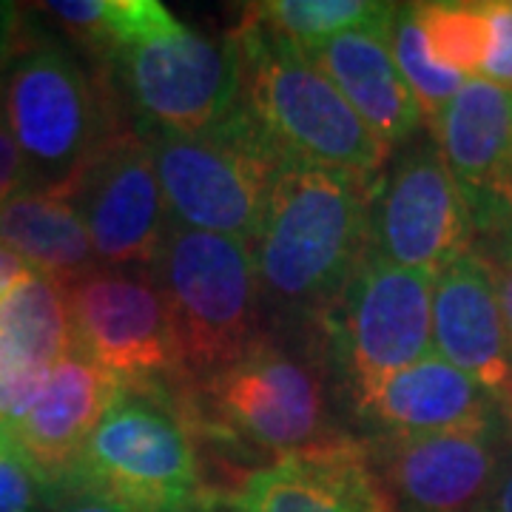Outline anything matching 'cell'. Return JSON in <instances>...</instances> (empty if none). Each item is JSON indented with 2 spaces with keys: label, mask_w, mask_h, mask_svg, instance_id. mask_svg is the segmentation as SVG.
<instances>
[{
  "label": "cell",
  "mask_w": 512,
  "mask_h": 512,
  "mask_svg": "<svg viewBox=\"0 0 512 512\" xmlns=\"http://www.w3.org/2000/svg\"><path fill=\"white\" fill-rule=\"evenodd\" d=\"M151 276L171 316L183 382L231 365L265 336L251 245L171 222Z\"/></svg>",
  "instance_id": "52a82bcc"
},
{
  "label": "cell",
  "mask_w": 512,
  "mask_h": 512,
  "mask_svg": "<svg viewBox=\"0 0 512 512\" xmlns=\"http://www.w3.org/2000/svg\"><path fill=\"white\" fill-rule=\"evenodd\" d=\"M29 274H32V268L26 262H20L18 256L9 254L6 248H0V302H3L6 293L12 291L18 282H23Z\"/></svg>",
  "instance_id": "4dcf8cb0"
},
{
  "label": "cell",
  "mask_w": 512,
  "mask_h": 512,
  "mask_svg": "<svg viewBox=\"0 0 512 512\" xmlns=\"http://www.w3.org/2000/svg\"><path fill=\"white\" fill-rule=\"evenodd\" d=\"M501 430L365 441L390 512H476L507 461Z\"/></svg>",
  "instance_id": "4fadbf2b"
},
{
  "label": "cell",
  "mask_w": 512,
  "mask_h": 512,
  "mask_svg": "<svg viewBox=\"0 0 512 512\" xmlns=\"http://www.w3.org/2000/svg\"><path fill=\"white\" fill-rule=\"evenodd\" d=\"M92 60L143 137H194L239 106L234 37L191 29L160 0H111Z\"/></svg>",
  "instance_id": "7a4b0ae2"
},
{
  "label": "cell",
  "mask_w": 512,
  "mask_h": 512,
  "mask_svg": "<svg viewBox=\"0 0 512 512\" xmlns=\"http://www.w3.org/2000/svg\"><path fill=\"white\" fill-rule=\"evenodd\" d=\"M319 333L356 407L433 353V276L399 268L367 248Z\"/></svg>",
  "instance_id": "9c48e42d"
},
{
  "label": "cell",
  "mask_w": 512,
  "mask_h": 512,
  "mask_svg": "<svg viewBox=\"0 0 512 512\" xmlns=\"http://www.w3.org/2000/svg\"><path fill=\"white\" fill-rule=\"evenodd\" d=\"M55 495V484L20 450L12 433L0 427V512H46Z\"/></svg>",
  "instance_id": "cb8c5ba5"
},
{
  "label": "cell",
  "mask_w": 512,
  "mask_h": 512,
  "mask_svg": "<svg viewBox=\"0 0 512 512\" xmlns=\"http://www.w3.org/2000/svg\"><path fill=\"white\" fill-rule=\"evenodd\" d=\"M72 348L111 376L183 379L171 316L151 271L97 268L66 288Z\"/></svg>",
  "instance_id": "8fae6325"
},
{
  "label": "cell",
  "mask_w": 512,
  "mask_h": 512,
  "mask_svg": "<svg viewBox=\"0 0 512 512\" xmlns=\"http://www.w3.org/2000/svg\"><path fill=\"white\" fill-rule=\"evenodd\" d=\"M390 46H393V60L402 72L404 83L410 86V92L419 103L424 123L430 126L444 111V106L461 92L467 80L458 72L439 66L430 57L413 3H396L393 26H390Z\"/></svg>",
  "instance_id": "603a6c76"
},
{
  "label": "cell",
  "mask_w": 512,
  "mask_h": 512,
  "mask_svg": "<svg viewBox=\"0 0 512 512\" xmlns=\"http://www.w3.org/2000/svg\"><path fill=\"white\" fill-rule=\"evenodd\" d=\"M421 35L430 57L458 72L464 80L481 77V66L490 43V18L487 3H413Z\"/></svg>",
  "instance_id": "7402d4cb"
},
{
  "label": "cell",
  "mask_w": 512,
  "mask_h": 512,
  "mask_svg": "<svg viewBox=\"0 0 512 512\" xmlns=\"http://www.w3.org/2000/svg\"><path fill=\"white\" fill-rule=\"evenodd\" d=\"M433 350L501 407H512V356L490 265L473 251L433 276Z\"/></svg>",
  "instance_id": "9a60e30c"
},
{
  "label": "cell",
  "mask_w": 512,
  "mask_h": 512,
  "mask_svg": "<svg viewBox=\"0 0 512 512\" xmlns=\"http://www.w3.org/2000/svg\"><path fill=\"white\" fill-rule=\"evenodd\" d=\"M353 410L362 419L359 424L373 433V439L504 427L501 407L493 393H487L458 367L444 362L436 350L390 376Z\"/></svg>",
  "instance_id": "e0dca14e"
},
{
  "label": "cell",
  "mask_w": 512,
  "mask_h": 512,
  "mask_svg": "<svg viewBox=\"0 0 512 512\" xmlns=\"http://www.w3.org/2000/svg\"><path fill=\"white\" fill-rule=\"evenodd\" d=\"M393 9L367 26L302 49L390 151L407 146L424 123L419 103L393 60Z\"/></svg>",
  "instance_id": "d6986e66"
},
{
  "label": "cell",
  "mask_w": 512,
  "mask_h": 512,
  "mask_svg": "<svg viewBox=\"0 0 512 512\" xmlns=\"http://www.w3.org/2000/svg\"><path fill=\"white\" fill-rule=\"evenodd\" d=\"M63 487H89L140 512H211L202 433L183 379L123 382Z\"/></svg>",
  "instance_id": "277c9868"
},
{
  "label": "cell",
  "mask_w": 512,
  "mask_h": 512,
  "mask_svg": "<svg viewBox=\"0 0 512 512\" xmlns=\"http://www.w3.org/2000/svg\"><path fill=\"white\" fill-rule=\"evenodd\" d=\"M23 15H26V6L0 0V92H3V80H6V72H9L15 46H18Z\"/></svg>",
  "instance_id": "83f0119b"
},
{
  "label": "cell",
  "mask_w": 512,
  "mask_h": 512,
  "mask_svg": "<svg viewBox=\"0 0 512 512\" xmlns=\"http://www.w3.org/2000/svg\"><path fill=\"white\" fill-rule=\"evenodd\" d=\"M231 37L239 57V103L285 163L382 180L390 148L302 46L262 29L248 15Z\"/></svg>",
  "instance_id": "5b68a950"
},
{
  "label": "cell",
  "mask_w": 512,
  "mask_h": 512,
  "mask_svg": "<svg viewBox=\"0 0 512 512\" xmlns=\"http://www.w3.org/2000/svg\"><path fill=\"white\" fill-rule=\"evenodd\" d=\"M373 180L282 163L256 231L262 299L288 322L319 330L370 248Z\"/></svg>",
  "instance_id": "6da1fadb"
},
{
  "label": "cell",
  "mask_w": 512,
  "mask_h": 512,
  "mask_svg": "<svg viewBox=\"0 0 512 512\" xmlns=\"http://www.w3.org/2000/svg\"><path fill=\"white\" fill-rule=\"evenodd\" d=\"M146 140L174 225L254 245L285 160L242 103L211 131Z\"/></svg>",
  "instance_id": "ba28073f"
},
{
  "label": "cell",
  "mask_w": 512,
  "mask_h": 512,
  "mask_svg": "<svg viewBox=\"0 0 512 512\" xmlns=\"http://www.w3.org/2000/svg\"><path fill=\"white\" fill-rule=\"evenodd\" d=\"M231 512H390L362 439L339 436L251 470L225 495Z\"/></svg>",
  "instance_id": "5bb4252c"
},
{
  "label": "cell",
  "mask_w": 512,
  "mask_h": 512,
  "mask_svg": "<svg viewBox=\"0 0 512 512\" xmlns=\"http://www.w3.org/2000/svg\"><path fill=\"white\" fill-rule=\"evenodd\" d=\"M3 120L37 191L66 194L80 171L128 126L109 77L92 72L66 37L23 15L0 92Z\"/></svg>",
  "instance_id": "3957f363"
},
{
  "label": "cell",
  "mask_w": 512,
  "mask_h": 512,
  "mask_svg": "<svg viewBox=\"0 0 512 512\" xmlns=\"http://www.w3.org/2000/svg\"><path fill=\"white\" fill-rule=\"evenodd\" d=\"M495 276V291H498V302H501V313H504V328H507V342H510L512 356V268H501L493 271ZM504 427L512 436V407L510 413L504 416Z\"/></svg>",
  "instance_id": "f546056e"
},
{
  "label": "cell",
  "mask_w": 512,
  "mask_h": 512,
  "mask_svg": "<svg viewBox=\"0 0 512 512\" xmlns=\"http://www.w3.org/2000/svg\"><path fill=\"white\" fill-rule=\"evenodd\" d=\"M490 43L481 66V80L512 92V0H487Z\"/></svg>",
  "instance_id": "d4e9b609"
},
{
  "label": "cell",
  "mask_w": 512,
  "mask_h": 512,
  "mask_svg": "<svg viewBox=\"0 0 512 512\" xmlns=\"http://www.w3.org/2000/svg\"><path fill=\"white\" fill-rule=\"evenodd\" d=\"M370 248L430 276L473 251L470 208L436 143H407L384 168L370 205Z\"/></svg>",
  "instance_id": "30bf717a"
},
{
  "label": "cell",
  "mask_w": 512,
  "mask_h": 512,
  "mask_svg": "<svg viewBox=\"0 0 512 512\" xmlns=\"http://www.w3.org/2000/svg\"><path fill=\"white\" fill-rule=\"evenodd\" d=\"M433 143L464 191L470 222L512 214V92L467 80L430 123Z\"/></svg>",
  "instance_id": "2e32d148"
},
{
  "label": "cell",
  "mask_w": 512,
  "mask_h": 512,
  "mask_svg": "<svg viewBox=\"0 0 512 512\" xmlns=\"http://www.w3.org/2000/svg\"><path fill=\"white\" fill-rule=\"evenodd\" d=\"M319 350L271 333L211 376L185 382L202 441L222 453L276 458L345 436L330 421Z\"/></svg>",
  "instance_id": "8992f818"
},
{
  "label": "cell",
  "mask_w": 512,
  "mask_h": 512,
  "mask_svg": "<svg viewBox=\"0 0 512 512\" xmlns=\"http://www.w3.org/2000/svg\"><path fill=\"white\" fill-rule=\"evenodd\" d=\"M29 188H32L29 168L23 163V154H20L18 143H15L12 131L3 120V111H0V205L23 194V191H29Z\"/></svg>",
  "instance_id": "484cf974"
},
{
  "label": "cell",
  "mask_w": 512,
  "mask_h": 512,
  "mask_svg": "<svg viewBox=\"0 0 512 512\" xmlns=\"http://www.w3.org/2000/svg\"><path fill=\"white\" fill-rule=\"evenodd\" d=\"M476 512H512V458L504 461L501 476L495 478L493 490L478 504Z\"/></svg>",
  "instance_id": "f1b7e54d"
},
{
  "label": "cell",
  "mask_w": 512,
  "mask_h": 512,
  "mask_svg": "<svg viewBox=\"0 0 512 512\" xmlns=\"http://www.w3.org/2000/svg\"><path fill=\"white\" fill-rule=\"evenodd\" d=\"M46 512H140L89 487H60Z\"/></svg>",
  "instance_id": "4316f807"
},
{
  "label": "cell",
  "mask_w": 512,
  "mask_h": 512,
  "mask_svg": "<svg viewBox=\"0 0 512 512\" xmlns=\"http://www.w3.org/2000/svg\"><path fill=\"white\" fill-rule=\"evenodd\" d=\"M60 197L77 208L100 268L151 271L171 217L151 143L140 131L117 134Z\"/></svg>",
  "instance_id": "7c38bea8"
},
{
  "label": "cell",
  "mask_w": 512,
  "mask_h": 512,
  "mask_svg": "<svg viewBox=\"0 0 512 512\" xmlns=\"http://www.w3.org/2000/svg\"><path fill=\"white\" fill-rule=\"evenodd\" d=\"M0 248L63 288L100 268L77 208L52 191L29 188L0 205Z\"/></svg>",
  "instance_id": "ffe728a7"
},
{
  "label": "cell",
  "mask_w": 512,
  "mask_h": 512,
  "mask_svg": "<svg viewBox=\"0 0 512 512\" xmlns=\"http://www.w3.org/2000/svg\"><path fill=\"white\" fill-rule=\"evenodd\" d=\"M123 379L69 350L49 373L32 407L9 433L57 490L72 478L94 427L117 399Z\"/></svg>",
  "instance_id": "ac0fdd59"
},
{
  "label": "cell",
  "mask_w": 512,
  "mask_h": 512,
  "mask_svg": "<svg viewBox=\"0 0 512 512\" xmlns=\"http://www.w3.org/2000/svg\"><path fill=\"white\" fill-rule=\"evenodd\" d=\"M390 9L393 3L376 0H265L248 6L245 15L276 37L305 49L328 37L367 26L384 18Z\"/></svg>",
  "instance_id": "44dd1931"
}]
</instances>
